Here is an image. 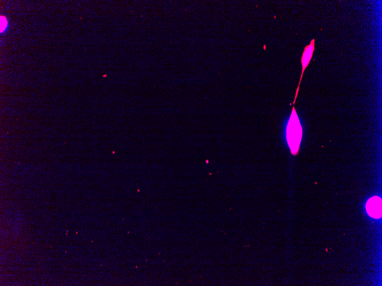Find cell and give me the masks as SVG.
Listing matches in <instances>:
<instances>
[{
  "label": "cell",
  "instance_id": "cell-1",
  "mask_svg": "<svg viewBox=\"0 0 382 286\" xmlns=\"http://www.w3.org/2000/svg\"><path fill=\"white\" fill-rule=\"evenodd\" d=\"M285 136L291 154L297 156L302 140L303 128L294 106L285 126Z\"/></svg>",
  "mask_w": 382,
  "mask_h": 286
},
{
  "label": "cell",
  "instance_id": "cell-2",
  "mask_svg": "<svg viewBox=\"0 0 382 286\" xmlns=\"http://www.w3.org/2000/svg\"><path fill=\"white\" fill-rule=\"evenodd\" d=\"M315 49V39H312L311 41L310 42V43H309V45L307 46H306L304 48L302 56H301V66H302V70H301V76H300L298 86H297V88L294 102H293V104H295L296 98L297 96V94H298L299 87L300 86L301 80H302L304 71L305 70L307 69V68L308 67L309 64L310 63L311 60L313 57V52H314Z\"/></svg>",
  "mask_w": 382,
  "mask_h": 286
},
{
  "label": "cell",
  "instance_id": "cell-3",
  "mask_svg": "<svg viewBox=\"0 0 382 286\" xmlns=\"http://www.w3.org/2000/svg\"><path fill=\"white\" fill-rule=\"evenodd\" d=\"M368 214L373 218L379 219L381 217V199L377 196L369 198L365 205Z\"/></svg>",
  "mask_w": 382,
  "mask_h": 286
},
{
  "label": "cell",
  "instance_id": "cell-4",
  "mask_svg": "<svg viewBox=\"0 0 382 286\" xmlns=\"http://www.w3.org/2000/svg\"><path fill=\"white\" fill-rule=\"evenodd\" d=\"M8 26V21L7 18L4 16H1V32L5 31Z\"/></svg>",
  "mask_w": 382,
  "mask_h": 286
}]
</instances>
